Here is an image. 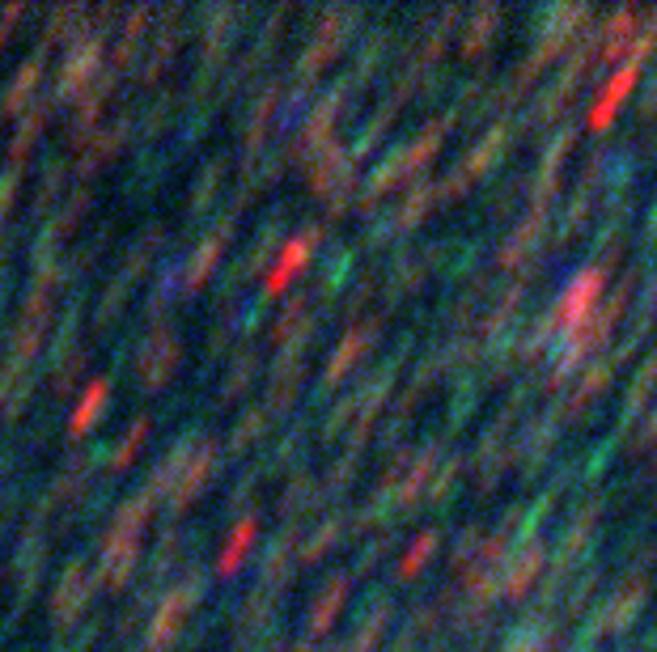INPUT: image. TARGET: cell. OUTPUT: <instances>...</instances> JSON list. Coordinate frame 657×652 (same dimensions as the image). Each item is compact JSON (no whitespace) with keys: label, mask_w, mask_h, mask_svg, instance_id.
Returning <instances> with one entry per match:
<instances>
[{"label":"cell","mask_w":657,"mask_h":652,"mask_svg":"<svg viewBox=\"0 0 657 652\" xmlns=\"http://www.w3.org/2000/svg\"><path fill=\"white\" fill-rule=\"evenodd\" d=\"M636 81V68H624V72H619V81L607 89V98H602V106H594V128H598V123H607L611 115H615V106H619V94H624V89Z\"/></svg>","instance_id":"6da1fadb"}]
</instances>
